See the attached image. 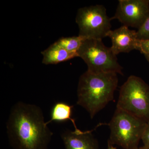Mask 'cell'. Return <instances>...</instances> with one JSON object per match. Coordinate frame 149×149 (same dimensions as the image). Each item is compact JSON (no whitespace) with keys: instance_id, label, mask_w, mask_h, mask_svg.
<instances>
[{"instance_id":"13","label":"cell","mask_w":149,"mask_h":149,"mask_svg":"<svg viewBox=\"0 0 149 149\" xmlns=\"http://www.w3.org/2000/svg\"><path fill=\"white\" fill-rule=\"evenodd\" d=\"M136 32L139 40L149 39V14L142 26L138 29Z\"/></svg>"},{"instance_id":"18","label":"cell","mask_w":149,"mask_h":149,"mask_svg":"<svg viewBox=\"0 0 149 149\" xmlns=\"http://www.w3.org/2000/svg\"><path fill=\"white\" fill-rule=\"evenodd\" d=\"M142 149H149V147H145L144 146L141 147Z\"/></svg>"},{"instance_id":"1","label":"cell","mask_w":149,"mask_h":149,"mask_svg":"<svg viewBox=\"0 0 149 149\" xmlns=\"http://www.w3.org/2000/svg\"><path fill=\"white\" fill-rule=\"evenodd\" d=\"M47 125L40 107L18 102L7 122L10 143L15 149H47L53 135Z\"/></svg>"},{"instance_id":"5","label":"cell","mask_w":149,"mask_h":149,"mask_svg":"<svg viewBox=\"0 0 149 149\" xmlns=\"http://www.w3.org/2000/svg\"><path fill=\"white\" fill-rule=\"evenodd\" d=\"M88 66V70L93 73H116L123 75V67L117 55L102 40L86 39L77 52Z\"/></svg>"},{"instance_id":"12","label":"cell","mask_w":149,"mask_h":149,"mask_svg":"<svg viewBox=\"0 0 149 149\" xmlns=\"http://www.w3.org/2000/svg\"><path fill=\"white\" fill-rule=\"evenodd\" d=\"M85 39L78 35L74 37H62L56 42L70 52L77 53Z\"/></svg>"},{"instance_id":"17","label":"cell","mask_w":149,"mask_h":149,"mask_svg":"<svg viewBox=\"0 0 149 149\" xmlns=\"http://www.w3.org/2000/svg\"><path fill=\"white\" fill-rule=\"evenodd\" d=\"M145 56L147 61L149 62V55H145Z\"/></svg>"},{"instance_id":"9","label":"cell","mask_w":149,"mask_h":149,"mask_svg":"<svg viewBox=\"0 0 149 149\" xmlns=\"http://www.w3.org/2000/svg\"><path fill=\"white\" fill-rule=\"evenodd\" d=\"M94 130H65L61 134L65 149H99L98 141L93 134Z\"/></svg>"},{"instance_id":"3","label":"cell","mask_w":149,"mask_h":149,"mask_svg":"<svg viewBox=\"0 0 149 149\" xmlns=\"http://www.w3.org/2000/svg\"><path fill=\"white\" fill-rule=\"evenodd\" d=\"M148 123L116 108L109 123L108 141L124 149H139V145Z\"/></svg>"},{"instance_id":"7","label":"cell","mask_w":149,"mask_h":149,"mask_svg":"<svg viewBox=\"0 0 149 149\" xmlns=\"http://www.w3.org/2000/svg\"><path fill=\"white\" fill-rule=\"evenodd\" d=\"M149 14V0H119L112 19L139 29Z\"/></svg>"},{"instance_id":"2","label":"cell","mask_w":149,"mask_h":149,"mask_svg":"<svg viewBox=\"0 0 149 149\" xmlns=\"http://www.w3.org/2000/svg\"><path fill=\"white\" fill-rule=\"evenodd\" d=\"M116 73H93L88 71L80 76L77 87V104L93 118L113 100L118 79Z\"/></svg>"},{"instance_id":"10","label":"cell","mask_w":149,"mask_h":149,"mask_svg":"<svg viewBox=\"0 0 149 149\" xmlns=\"http://www.w3.org/2000/svg\"><path fill=\"white\" fill-rule=\"evenodd\" d=\"M41 53L43 56L42 62L45 65L57 64L78 57L77 53L70 52L56 42Z\"/></svg>"},{"instance_id":"4","label":"cell","mask_w":149,"mask_h":149,"mask_svg":"<svg viewBox=\"0 0 149 149\" xmlns=\"http://www.w3.org/2000/svg\"><path fill=\"white\" fill-rule=\"evenodd\" d=\"M116 108L149 122V86L135 75L120 87Z\"/></svg>"},{"instance_id":"11","label":"cell","mask_w":149,"mask_h":149,"mask_svg":"<svg viewBox=\"0 0 149 149\" xmlns=\"http://www.w3.org/2000/svg\"><path fill=\"white\" fill-rule=\"evenodd\" d=\"M73 106L70 105L64 102L56 103L52 108L51 112L50 119L46 122L47 125L55 121L58 123L65 122L70 120L74 125L75 131H78L80 129L76 126L75 121L72 118Z\"/></svg>"},{"instance_id":"6","label":"cell","mask_w":149,"mask_h":149,"mask_svg":"<svg viewBox=\"0 0 149 149\" xmlns=\"http://www.w3.org/2000/svg\"><path fill=\"white\" fill-rule=\"evenodd\" d=\"M111 20L106 9L101 5L79 8L75 19L79 35L85 39L101 40L107 37L111 30Z\"/></svg>"},{"instance_id":"19","label":"cell","mask_w":149,"mask_h":149,"mask_svg":"<svg viewBox=\"0 0 149 149\" xmlns=\"http://www.w3.org/2000/svg\"><path fill=\"white\" fill-rule=\"evenodd\" d=\"M139 149H142V148H141V147H140V148H139Z\"/></svg>"},{"instance_id":"15","label":"cell","mask_w":149,"mask_h":149,"mask_svg":"<svg viewBox=\"0 0 149 149\" xmlns=\"http://www.w3.org/2000/svg\"><path fill=\"white\" fill-rule=\"evenodd\" d=\"M141 140L144 144L143 146L149 147V122L147 123L146 126L142 136Z\"/></svg>"},{"instance_id":"14","label":"cell","mask_w":149,"mask_h":149,"mask_svg":"<svg viewBox=\"0 0 149 149\" xmlns=\"http://www.w3.org/2000/svg\"><path fill=\"white\" fill-rule=\"evenodd\" d=\"M137 50L140 51L144 56L149 55V39L139 40Z\"/></svg>"},{"instance_id":"8","label":"cell","mask_w":149,"mask_h":149,"mask_svg":"<svg viewBox=\"0 0 149 149\" xmlns=\"http://www.w3.org/2000/svg\"><path fill=\"white\" fill-rule=\"evenodd\" d=\"M107 37L111 40L112 46L110 48L116 55L121 53H128L137 50L139 39L137 32L127 26L123 25L117 29L111 30Z\"/></svg>"},{"instance_id":"16","label":"cell","mask_w":149,"mask_h":149,"mask_svg":"<svg viewBox=\"0 0 149 149\" xmlns=\"http://www.w3.org/2000/svg\"><path fill=\"white\" fill-rule=\"evenodd\" d=\"M107 149H116V148L113 147V145H112L109 141H108V147Z\"/></svg>"}]
</instances>
